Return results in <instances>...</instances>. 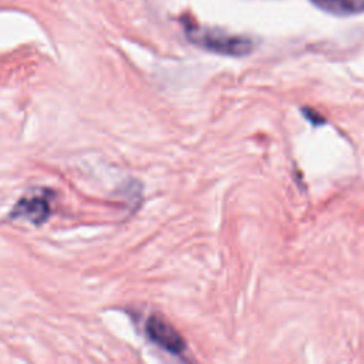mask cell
I'll list each match as a JSON object with an SVG mask.
<instances>
[{
	"label": "cell",
	"instance_id": "2",
	"mask_svg": "<svg viewBox=\"0 0 364 364\" xmlns=\"http://www.w3.org/2000/svg\"><path fill=\"white\" fill-rule=\"evenodd\" d=\"M145 333L152 343L173 355H182L186 350L181 334L166 320L158 316H151L146 320Z\"/></svg>",
	"mask_w": 364,
	"mask_h": 364
},
{
	"label": "cell",
	"instance_id": "3",
	"mask_svg": "<svg viewBox=\"0 0 364 364\" xmlns=\"http://www.w3.org/2000/svg\"><path fill=\"white\" fill-rule=\"evenodd\" d=\"M48 193L47 195H27L21 198L13 208L10 216L13 219H27L34 225L44 223L50 213L51 206L48 202Z\"/></svg>",
	"mask_w": 364,
	"mask_h": 364
},
{
	"label": "cell",
	"instance_id": "1",
	"mask_svg": "<svg viewBox=\"0 0 364 364\" xmlns=\"http://www.w3.org/2000/svg\"><path fill=\"white\" fill-rule=\"evenodd\" d=\"M186 38L208 51L229 55V57H243L253 51L255 43L250 37L230 34L228 31L210 27H202L191 21L189 18L182 20Z\"/></svg>",
	"mask_w": 364,
	"mask_h": 364
},
{
	"label": "cell",
	"instance_id": "5",
	"mask_svg": "<svg viewBox=\"0 0 364 364\" xmlns=\"http://www.w3.org/2000/svg\"><path fill=\"white\" fill-rule=\"evenodd\" d=\"M303 115L306 117V119H309L314 127L317 125H323L326 122V119L323 117H320V114H317L316 111H313L311 108H301Z\"/></svg>",
	"mask_w": 364,
	"mask_h": 364
},
{
	"label": "cell",
	"instance_id": "4",
	"mask_svg": "<svg viewBox=\"0 0 364 364\" xmlns=\"http://www.w3.org/2000/svg\"><path fill=\"white\" fill-rule=\"evenodd\" d=\"M320 10L333 16H355L364 13V0H311Z\"/></svg>",
	"mask_w": 364,
	"mask_h": 364
}]
</instances>
